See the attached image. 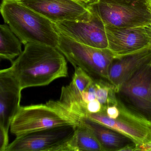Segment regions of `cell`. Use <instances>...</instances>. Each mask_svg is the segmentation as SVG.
<instances>
[{
    "mask_svg": "<svg viewBox=\"0 0 151 151\" xmlns=\"http://www.w3.org/2000/svg\"><path fill=\"white\" fill-rule=\"evenodd\" d=\"M150 132H151V127H150Z\"/></svg>",
    "mask_w": 151,
    "mask_h": 151,
    "instance_id": "cell-23",
    "label": "cell"
},
{
    "mask_svg": "<svg viewBox=\"0 0 151 151\" xmlns=\"http://www.w3.org/2000/svg\"><path fill=\"white\" fill-rule=\"evenodd\" d=\"M54 23L84 21L91 17L87 5L75 0H15Z\"/></svg>",
    "mask_w": 151,
    "mask_h": 151,
    "instance_id": "cell-9",
    "label": "cell"
},
{
    "mask_svg": "<svg viewBox=\"0 0 151 151\" xmlns=\"http://www.w3.org/2000/svg\"><path fill=\"white\" fill-rule=\"evenodd\" d=\"M24 46L22 52L8 68L22 90L45 86L68 76L65 57L57 48L36 43Z\"/></svg>",
    "mask_w": 151,
    "mask_h": 151,
    "instance_id": "cell-1",
    "label": "cell"
},
{
    "mask_svg": "<svg viewBox=\"0 0 151 151\" xmlns=\"http://www.w3.org/2000/svg\"><path fill=\"white\" fill-rule=\"evenodd\" d=\"M75 124H81L90 129L104 148V151H135L138 145L129 137L109 127L86 117L70 118Z\"/></svg>",
    "mask_w": 151,
    "mask_h": 151,
    "instance_id": "cell-13",
    "label": "cell"
},
{
    "mask_svg": "<svg viewBox=\"0 0 151 151\" xmlns=\"http://www.w3.org/2000/svg\"><path fill=\"white\" fill-rule=\"evenodd\" d=\"M8 68L0 71V130L8 134L11 122L20 107L22 91Z\"/></svg>",
    "mask_w": 151,
    "mask_h": 151,
    "instance_id": "cell-11",
    "label": "cell"
},
{
    "mask_svg": "<svg viewBox=\"0 0 151 151\" xmlns=\"http://www.w3.org/2000/svg\"><path fill=\"white\" fill-rule=\"evenodd\" d=\"M84 117L126 135L133 139L138 145L151 141L150 129H147V126H139L119 117L112 119L107 115L106 111L88 114Z\"/></svg>",
    "mask_w": 151,
    "mask_h": 151,
    "instance_id": "cell-14",
    "label": "cell"
},
{
    "mask_svg": "<svg viewBox=\"0 0 151 151\" xmlns=\"http://www.w3.org/2000/svg\"><path fill=\"white\" fill-rule=\"evenodd\" d=\"M86 5L106 26L130 28L151 24V8L145 0L131 2L100 0Z\"/></svg>",
    "mask_w": 151,
    "mask_h": 151,
    "instance_id": "cell-4",
    "label": "cell"
},
{
    "mask_svg": "<svg viewBox=\"0 0 151 151\" xmlns=\"http://www.w3.org/2000/svg\"><path fill=\"white\" fill-rule=\"evenodd\" d=\"M9 145L8 134L0 130V151H6Z\"/></svg>",
    "mask_w": 151,
    "mask_h": 151,
    "instance_id": "cell-18",
    "label": "cell"
},
{
    "mask_svg": "<svg viewBox=\"0 0 151 151\" xmlns=\"http://www.w3.org/2000/svg\"><path fill=\"white\" fill-rule=\"evenodd\" d=\"M150 62L116 91L126 103L129 111L147 125H151Z\"/></svg>",
    "mask_w": 151,
    "mask_h": 151,
    "instance_id": "cell-6",
    "label": "cell"
},
{
    "mask_svg": "<svg viewBox=\"0 0 151 151\" xmlns=\"http://www.w3.org/2000/svg\"><path fill=\"white\" fill-rule=\"evenodd\" d=\"M108 48L115 58L139 52L151 46V24L130 28L105 26Z\"/></svg>",
    "mask_w": 151,
    "mask_h": 151,
    "instance_id": "cell-8",
    "label": "cell"
},
{
    "mask_svg": "<svg viewBox=\"0 0 151 151\" xmlns=\"http://www.w3.org/2000/svg\"><path fill=\"white\" fill-rule=\"evenodd\" d=\"M100 1V0H95V1ZM111 1H122V2H135V1H139V0H111Z\"/></svg>",
    "mask_w": 151,
    "mask_h": 151,
    "instance_id": "cell-19",
    "label": "cell"
},
{
    "mask_svg": "<svg viewBox=\"0 0 151 151\" xmlns=\"http://www.w3.org/2000/svg\"><path fill=\"white\" fill-rule=\"evenodd\" d=\"M76 124L54 127L16 138L6 151H56L75 133Z\"/></svg>",
    "mask_w": 151,
    "mask_h": 151,
    "instance_id": "cell-7",
    "label": "cell"
},
{
    "mask_svg": "<svg viewBox=\"0 0 151 151\" xmlns=\"http://www.w3.org/2000/svg\"><path fill=\"white\" fill-rule=\"evenodd\" d=\"M106 113L109 117L114 119L118 118L121 114L120 110L116 105L108 106L106 109Z\"/></svg>",
    "mask_w": 151,
    "mask_h": 151,
    "instance_id": "cell-17",
    "label": "cell"
},
{
    "mask_svg": "<svg viewBox=\"0 0 151 151\" xmlns=\"http://www.w3.org/2000/svg\"><path fill=\"white\" fill-rule=\"evenodd\" d=\"M151 61V46L139 52L115 58L109 71V82L118 90Z\"/></svg>",
    "mask_w": 151,
    "mask_h": 151,
    "instance_id": "cell-12",
    "label": "cell"
},
{
    "mask_svg": "<svg viewBox=\"0 0 151 151\" xmlns=\"http://www.w3.org/2000/svg\"><path fill=\"white\" fill-rule=\"evenodd\" d=\"M22 42L9 25H0V57L13 63L22 52Z\"/></svg>",
    "mask_w": 151,
    "mask_h": 151,
    "instance_id": "cell-16",
    "label": "cell"
},
{
    "mask_svg": "<svg viewBox=\"0 0 151 151\" xmlns=\"http://www.w3.org/2000/svg\"><path fill=\"white\" fill-rule=\"evenodd\" d=\"M150 74H151V61L150 62Z\"/></svg>",
    "mask_w": 151,
    "mask_h": 151,
    "instance_id": "cell-22",
    "label": "cell"
},
{
    "mask_svg": "<svg viewBox=\"0 0 151 151\" xmlns=\"http://www.w3.org/2000/svg\"><path fill=\"white\" fill-rule=\"evenodd\" d=\"M59 33L57 49L74 68H81L93 79L109 81V71L115 56L108 48L83 45Z\"/></svg>",
    "mask_w": 151,
    "mask_h": 151,
    "instance_id": "cell-3",
    "label": "cell"
},
{
    "mask_svg": "<svg viewBox=\"0 0 151 151\" xmlns=\"http://www.w3.org/2000/svg\"><path fill=\"white\" fill-rule=\"evenodd\" d=\"M75 1L84 3V4H87L90 2H91L92 1H93V0H75Z\"/></svg>",
    "mask_w": 151,
    "mask_h": 151,
    "instance_id": "cell-20",
    "label": "cell"
},
{
    "mask_svg": "<svg viewBox=\"0 0 151 151\" xmlns=\"http://www.w3.org/2000/svg\"><path fill=\"white\" fill-rule=\"evenodd\" d=\"M145 1L148 6L151 8V0H145Z\"/></svg>",
    "mask_w": 151,
    "mask_h": 151,
    "instance_id": "cell-21",
    "label": "cell"
},
{
    "mask_svg": "<svg viewBox=\"0 0 151 151\" xmlns=\"http://www.w3.org/2000/svg\"><path fill=\"white\" fill-rule=\"evenodd\" d=\"M90 11L91 14L88 20L65 21L55 23V25L58 31L80 44L101 49L108 48L105 24Z\"/></svg>",
    "mask_w": 151,
    "mask_h": 151,
    "instance_id": "cell-10",
    "label": "cell"
},
{
    "mask_svg": "<svg viewBox=\"0 0 151 151\" xmlns=\"http://www.w3.org/2000/svg\"><path fill=\"white\" fill-rule=\"evenodd\" d=\"M1 13L24 45L36 43L57 48L59 32L53 22L40 14L15 0H3Z\"/></svg>",
    "mask_w": 151,
    "mask_h": 151,
    "instance_id": "cell-2",
    "label": "cell"
},
{
    "mask_svg": "<svg viewBox=\"0 0 151 151\" xmlns=\"http://www.w3.org/2000/svg\"><path fill=\"white\" fill-rule=\"evenodd\" d=\"M76 124L47 104L21 106L13 118L10 132L16 137L54 127Z\"/></svg>",
    "mask_w": 151,
    "mask_h": 151,
    "instance_id": "cell-5",
    "label": "cell"
},
{
    "mask_svg": "<svg viewBox=\"0 0 151 151\" xmlns=\"http://www.w3.org/2000/svg\"><path fill=\"white\" fill-rule=\"evenodd\" d=\"M56 151H105L92 132L81 124H76L73 136Z\"/></svg>",
    "mask_w": 151,
    "mask_h": 151,
    "instance_id": "cell-15",
    "label": "cell"
},
{
    "mask_svg": "<svg viewBox=\"0 0 151 151\" xmlns=\"http://www.w3.org/2000/svg\"><path fill=\"white\" fill-rule=\"evenodd\" d=\"M95 0H93V1H95Z\"/></svg>",
    "mask_w": 151,
    "mask_h": 151,
    "instance_id": "cell-24",
    "label": "cell"
}]
</instances>
